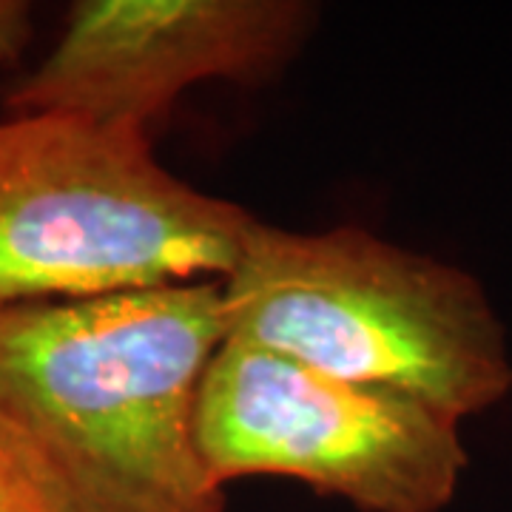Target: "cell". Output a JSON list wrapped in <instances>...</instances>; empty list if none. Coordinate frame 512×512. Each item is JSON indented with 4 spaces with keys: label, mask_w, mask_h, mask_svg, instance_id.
<instances>
[{
    "label": "cell",
    "mask_w": 512,
    "mask_h": 512,
    "mask_svg": "<svg viewBox=\"0 0 512 512\" xmlns=\"http://www.w3.org/2000/svg\"><path fill=\"white\" fill-rule=\"evenodd\" d=\"M313 20L302 0H80L55 49L9 94V109L148 131L197 83L282 69Z\"/></svg>",
    "instance_id": "5b68a950"
},
{
    "label": "cell",
    "mask_w": 512,
    "mask_h": 512,
    "mask_svg": "<svg viewBox=\"0 0 512 512\" xmlns=\"http://www.w3.org/2000/svg\"><path fill=\"white\" fill-rule=\"evenodd\" d=\"M220 291L225 336L456 421L512 390L507 333L476 276L362 228L256 220Z\"/></svg>",
    "instance_id": "7a4b0ae2"
},
{
    "label": "cell",
    "mask_w": 512,
    "mask_h": 512,
    "mask_svg": "<svg viewBox=\"0 0 512 512\" xmlns=\"http://www.w3.org/2000/svg\"><path fill=\"white\" fill-rule=\"evenodd\" d=\"M256 217L165 168L146 128L0 123V308L225 279Z\"/></svg>",
    "instance_id": "3957f363"
},
{
    "label": "cell",
    "mask_w": 512,
    "mask_h": 512,
    "mask_svg": "<svg viewBox=\"0 0 512 512\" xmlns=\"http://www.w3.org/2000/svg\"><path fill=\"white\" fill-rule=\"evenodd\" d=\"M29 37V6L20 0H0V63L18 55Z\"/></svg>",
    "instance_id": "52a82bcc"
},
{
    "label": "cell",
    "mask_w": 512,
    "mask_h": 512,
    "mask_svg": "<svg viewBox=\"0 0 512 512\" xmlns=\"http://www.w3.org/2000/svg\"><path fill=\"white\" fill-rule=\"evenodd\" d=\"M0 512H77L66 484L0 410Z\"/></svg>",
    "instance_id": "8992f818"
},
{
    "label": "cell",
    "mask_w": 512,
    "mask_h": 512,
    "mask_svg": "<svg viewBox=\"0 0 512 512\" xmlns=\"http://www.w3.org/2000/svg\"><path fill=\"white\" fill-rule=\"evenodd\" d=\"M453 416L225 336L197 399L211 481L282 476L362 512H441L467 470Z\"/></svg>",
    "instance_id": "277c9868"
},
{
    "label": "cell",
    "mask_w": 512,
    "mask_h": 512,
    "mask_svg": "<svg viewBox=\"0 0 512 512\" xmlns=\"http://www.w3.org/2000/svg\"><path fill=\"white\" fill-rule=\"evenodd\" d=\"M225 339L217 279L0 308V410L77 512H222L197 399Z\"/></svg>",
    "instance_id": "6da1fadb"
}]
</instances>
